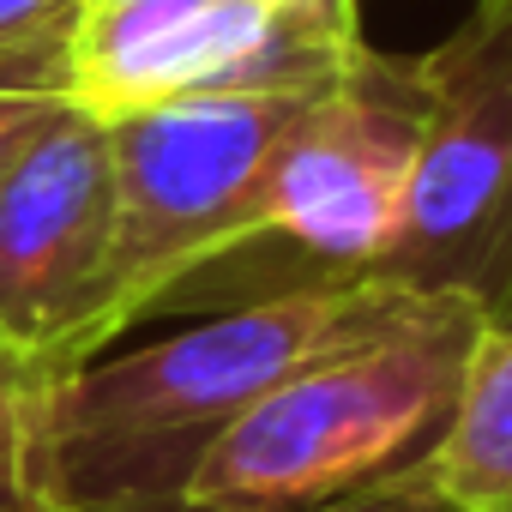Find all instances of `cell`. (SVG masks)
Segmentation results:
<instances>
[{
	"label": "cell",
	"instance_id": "6da1fadb",
	"mask_svg": "<svg viewBox=\"0 0 512 512\" xmlns=\"http://www.w3.org/2000/svg\"><path fill=\"white\" fill-rule=\"evenodd\" d=\"M422 296L362 278L241 302L205 326L85 362L43 422V488L55 512H175L217 434L314 356L386 332Z\"/></svg>",
	"mask_w": 512,
	"mask_h": 512
},
{
	"label": "cell",
	"instance_id": "7a4b0ae2",
	"mask_svg": "<svg viewBox=\"0 0 512 512\" xmlns=\"http://www.w3.org/2000/svg\"><path fill=\"white\" fill-rule=\"evenodd\" d=\"M482 326L476 296H422L386 332L314 356L217 434L175 512H302L416 464L458 404Z\"/></svg>",
	"mask_w": 512,
	"mask_h": 512
},
{
	"label": "cell",
	"instance_id": "3957f363",
	"mask_svg": "<svg viewBox=\"0 0 512 512\" xmlns=\"http://www.w3.org/2000/svg\"><path fill=\"white\" fill-rule=\"evenodd\" d=\"M422 133V67L416 55L362 49L326 91L290 121L253 229L235 253L187 278L169 308H241L302 290H338L374 278L404 217V187Z\"/></svg>",
	"mask_w": 512,
	"mask_h": 512
},
{
	"label": "cell",
	"instance_id": "277c9868",
	"mask_svg": "<svg viewBox=\"0 0 512 512\" xmlns=\"http://www.w3.org/2000/svg\"><path fill=\"white\" fill-rule=\"evenodd\" d=\"M308 97L314 91L175 97L109 121L115 229L97 302V356L247 241L266 169Z\"/></svg>",
	"mask_w": 512,
	"mask_h": 512
},
{
	"label": "cell",
	"instance_id": "5b68a950",
	"mask_svg": "<svg viewBox=\"0 0 512 512\" xmlns=\"http://www.w3.org/2000/svg\"><path fill=\"white\" fill-rule=\"evenodd\" d=\"M416 67L422 133L374 278L494 308L512 266V0H470L434 49H416Z\"/></svg>",
	"mask_w": 512,
	"mask_h": 512
},
{
	"label": "cell",
	"instance_id": "8992f818",
	"mask_svg": "<svg viewBox=\"0 0 512 512\" xmlns=\"http://www.w3.org/2000/svg\"><path fill=\"white\" fill-rule=\"evenodd\" d=\"M362 49V0H91L61 97L115 121L175 97L326 91Z\"/></svg>",
	"mask_w": 512,
	"mask_h": 512
},
{
	"label": "cell",
	"instance_id": "52a82bcc",
	"mask_svg": "<svg viewBox=\"0 0 512 512\" xmlns=\"http://www.w3.org/2000/svg\"><path fill=\"white\" fill-rule=\"evenodd\" d=\"M109 229V121L61 97L0 181V356L49 398L97 362Z\"/></svg>",
	"mask_w": 512,
	"mask_h": 512
},
{
	"label": "cell",
	"instance_id": "ba28073f",
	"mask_svg": "<svg viewBox=\"0 0 512 512\" xmlns=\"http://www.w3.org/2000/svg\"><path fill=\"white\" fill-rule=\"evenodd\" d=\"M440 512H512V320H488L458 404L410 464Z\"/></svg>",
	"mask_w": 512,
	"mask_h": 512
},
{
	"label": "cell",
	"instance_id": "9c48e42d",
	"mask_svg": "<svg viewBox=\"0 0 512 512\" xmlns=\"http://www.w3.org/2000/svg\"><path fill=\"white\" fill-rule=\"evenodd\" d=\"M91 0H0V91H55L73 25Z\"/></svg>",
	"mask_w": 512,
	"mask_h": 512
},
{
	"label": "cell",
	"instance_id": "30bf717a",
	"mask_svg": "<svg viewBox=\"0 0 512 512\" xmlns=\"http://www.w3.org/2000/svg\"><path fill=\"white\" fill-rule=\"evenodd\" d=\"M49 392H37L0 356V512H55L43 488V422Z\"/></svg>",
	"mask_w": 512,
	"mask_h": 512
},
{
	"label": "cell",
	"instance_id": "8fae6325",
	"mask_svg": "<svg viewBox=\"0 0 512 512\" xmlns=\"http://www.w3.org/2000/svg\"><path fill=\"white\" fill-rule=\"evenodd\" d=\"M302 512H440V506H434V494L416 482V470L404 464V470H392V476H380V482H362V488L332 494V500L302 506Z\"/></svg>",
	"mask_w": 512,
	"mask_h": 512
},
{
	"label": "cell",
	"instance_id": "7c38bea8",
	"mask_svg": "<svg viewBox=\"0 0 512 512\" xmlns=\"http://www.w3.org/2000/svg\"><path fill=\"white\" fill-rule=\"evenodd\" d=\"M61 109L55 91H0V181L19 163V151L37 139V127Z\"/></svg>",
	"mask_w": 512,
	"mask_h": 512
},
{
	"label": "cell",
	"instance_id": "4fadbf2b",
	"mask_svg": "<svg viewBox=\"0 0 512 512\" xmlns=\"http://www.w3.org/2000/svg\"><path fill=\"white\" fill-rule=\"evenodd\" d=\"M488 320H512V266H506V284H500V296H494Z\"/></svg>",
	"mask_w": 512,
	"mask_h": 512
},
{
	"label": "cell",
	"instance_id": "5bb4252c",
	"mask_svg": "<svg viewBox=\"0 0 512 512\" xmlns=\"http://www.w3.org/2000/svg\"><path fill=\"white\" fill-rule=\"evenodd\" d=\"M272 7H296V0H272Z\"/></svg>",
	"mask_w": 512,
	"mask_h": 512
}]
</instances>
